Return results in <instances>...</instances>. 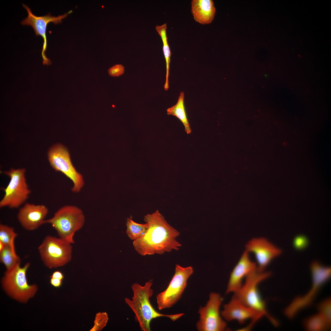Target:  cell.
Returning a JSON list of instances; mask_svg holds the SVG:
<instances>
[{
  "label": "cell",
  "mask_w": 331,
  "mask_h": 331,
  "mask_svg": "<svg viewBox=\"0 0 331 331\" xmlns=\"http://www.w3.org/2000/svg\"><path fill=\"white\" fill-rule=\"evenodd\" d=\"M126 233L129 238L134 241L142 236L146 233L148 224H141L135 222L131 216L128 218L126 223Z\"/></svg>",
  "instance_id": "44dd1931"
},
{
  "label": "cell",
  "mask_w": 331,
  "mask_h": 331,
  "mask_svg": "<svg viewBox=\"0 0 331 331\" xmlns=\"http://www.w3.org/2000/svg\"><path fill=\"white\" fill-rule=\"evenodd\" d=\"M148 224L145 234L133 241L135 250L141 255H162L173 250H178L181 245L176 239L179 232L170 226L158 210L144 217Z\"/></svg>",
  "instance_id": "6da1fadb"
},
{
  "label": "cell",
  "mask_w": 331,
  "mask_h": 331,
  "mask_svg": "<svg viewBox=\"0 0 331 331\" xmlns=\"http://www.w3.org/2000/svg\"><path fill=\"white\" fill-rule=\"evenodd\" d=\"M62 281L63 280L58 279L51 278L50 283L54 287L58 288L61 286Z\"/></svg>",
  "instance_id": "83f0119b"
},
{
  "label": "cell",
  "mask_w": 331,
  "mask_h": 331,
  "mask_svg": "<svg viewBox=\"0 0 331 331\" xmlns=\"http://www.w3.org/2000/svg\"><path fill=\"white\" fill-rule=\"evenodd\" d=\"M50 278L58 279L63 280L64 276L63 273L59 271H55L53 273Z\"/></svg>",
  "instance_id": "f1b7e54d"
},
{
  "label": "cell",
  "mask_w": 331,
  "mask_h": 331,
  "mask_svg": "<svg viewBox=\"0 0 331 331\" xmlns=\"http://www.w3.org/2000/svg\"><path fill=\"white\" fill-rule=\"evenodd\" d=\"M293 245L296 249L302 250L306 248L309 244L307 238L303 235L296 236L293 241Z\"/></svg>",
  "instance_id": "484cf974"
},
{
  "label": "cell",
  "mask_w": 331,
  "mask_h": 331,
  "mask_svg": "<svg viewBox=\"0 0 331 331\" xmlns=\"http://www.w3.org/2000/svg\"><path fill=\"white\" fill-rule=\"evenodd\" d=\"M108 320V317L106 312H99L96 314L94 325L90 331H100L106 326Z\"/></svg>",
  "instance_id": "d4e9b609"
},
{
  "label": "cell",
  "mask_w": 331,
  "mask_h": 331,
  "mask_svg": "<svg viewBox=\"0 0 331 331\" xmlns=\"http://www.w3.org/2000/svg\"><path fill=\"white\" fill-rule=\"evenodd\" d=\"M47 155L51 167L56 171L63 173L72 181V191L80 192L84 185L83 177L73 166L67 148L61 144H56L50 147Z\"/></svg>",
  "instance_id": "9c48e42d"
},
{
  "label": "cell",
  "mask_w": 331,
  "mask_h": 331,
  "mask_svg": "<svg viewBox=\"0 0 331 331\" xmlns=\"http://www.w3.org/2000/svg\"><path fill=\"white\" fill-rule=\"evenodd\" d=\"M191 12L194 20L203 25L211 23L215 13L212 0H192Z\"/></svg>",
  "instance_id": "e0dca14e"
},
{
  "label": "cell",
  "mask_w": 331,
  "mask_h": 331,
  "mask_svg": "<svg viewBox=\"0 0 331 331\" xmlns=\"http://www.w3.org/2000/svg\"><path fill=\"white\" fill-rule=\"evenodd\" d=\"M271 274L269 272L260 271L257 267L246 276L242 287L234 293L233 296L245 306L266 317L274 325L277 326L279 323L267 311L265 302L261 298L258 288L259 283L268 278Z\"/></svg>",
  "instance_id": "3957f363"
},
{
  "label": "cell",
  "mask_w": 331,
  "mask_h": 331,
  "mask_svg": "<svg viewBox=\"0 0 331 331\" xmlns=\"http://www.w3.org/2000/svg\"><path fill=\"white\" fill-rule=\"evenodd\" d=\"M38 250L42 261L50 269L66 265L72 257L71 244L60 238L46 236Z\"/></svg>",
  "instance_id": "ba28073f"
},
{
  "label": "cell",
  "mask_w": 331,
  "mask_h": 331,
  "mask_svg": "<svg viewBox=\"0 0 331 331\" xmlns=\"http://www.w3.org/2000/svg\"><path fill=\"white\" fill-rule=\"evenodd\" d=\"M155 29L160 36L163 42V50L166 65V74L164 88L167 90L169 88V63L170 61L171 52L167 41L166 35L167 24L165 23L161 25H157Z\"/></svg>",
  "instance_id": "d6986e66"
},
{
  "label": "cell",
  "mask_w": 331,
  "mask_h": 331,
  "mask_svg": "<svg viewBox=\"0 0 331 331\" xmlns=\"http://www.w3.org/2000/svg\"><path fill=\"white\" fill-rule=\"evenodd\" d=\"M25 168H11L3 172L10 180L4 188V195L0 201L1 208H17L24 204L29 199L31 191L27 184Z\"/></svg>",
  "instance_id": "52a82bcc"
},
{
  "label": "cell",
  "mask_w": 331,
  "mask_h": 331,
  "mask_svg": "<svg viewBox=\"0 0 331 331\" xmlns=\"http://www.w3.org/2000/svg\"><path fill=\"white\" fill-rule=\"evenodd\" d=\"M30 265L28 262L21 267L20 262L17 263L6 270L2 279V287L7 294L21 303H26L32 298L38 289L36 285L28 282L26 273Z\"/></svg>",
  "instance_id": "277c9868"
},
{
  "label": "cell",
  "mask_w": 331,
  "mask_h": 331,
  "mask_svg": "<svg viewBox=\"0 0 331 331\" xmlns=\"http://www.w3.org/2000/svg\"><path fill=\"white\" fill-rule=\"evenodd\" d=\"M221 314L227 321L236 320L240 324L250 319L251 323L254 324L263 317L259 312L243 305L233 296L229 302L224 305Z\"/></svg>",
  "instance_id": "5bb4252c"
},
{
  "label": "cell",
  "mask_w": 331,
  "mask_h": 331,
  "mask_svg": "<svg viewBox=\"0 0 331 331\" xmlns=\"http://www.w3.org/2000/svg\"><path fill=\"white\" fill-rule=\"evenodd\" d=\"M85 222V216L81 209L67 205L58 209L52 217L45 220L44 224H51L60 238L71 244L74 242L75 234L82 227Z\"/></svg>",
  "instance_id": "5b68a950"
},
{
  "label": "cell",
  "mask_w": 331,
  "mask_h": 331,
  "mask_svg": "<svg viewBox=\"0 0 331 331\" xmlns=\"http://www.w3.org/2000/svg\"><path fill=\"white\" fill-rule=\"evenodd\" d=\"M17 236L12 227L1 224L0 225V242L5 246L11 248L13 253L16 254L14 245V240Z\"/></svg>",
  "instance_id": "7402d4cb"
},
{
  "label": "cell",
  "mask_w": 331,
  "mask_h": 331,
  "mask_svg": "<svg viewBox=\"0 0 331 331\" xmlns=\"http://www.w3.org/2000/svg\"><path fill=\"white\" fill-rule=\"evenodd\" d=\"M317 308L319 313L328 324L331 325V300L330 298L325 299L319 303Z\"/></svg>",
  "instance_id": "cb8c5ba5"
},
{
  "label": "cell",
  "mask_w": 331,
  "mask_h": 331,
  "mask_svg": "<svg viewBox=\"0 0 331 331\" xmlns=\"http://www.w3.org/2000/svg\"><path fill=\"white\" fill-rule=\"evenodd\" d=\"M109 74L113 77H118L122 75L124 72V67L122 64L115 65L108 70Z\"/></svg>",
  "instance_id": "4316f807"
},
{
  "label": "cell",
  "mask_w": 331,
  "mask_h": 331,
  "mask_svg": "<svg viewBox=\"0 0 331 331\" xmlns=\"http://www.w3.org/2000/svg\"><path fill=\"white\" fill-rule=\"evenodd\" d=\"M48 212V208L44 205L25 203L19 209L17 219L24 229L32 230L44 224Z\"/></svg>",
  "instance_id": "9a60e30c"
},
{
  "label": "cell",
  "mask_w": 331,
  "mask_h": 331,
  "mask_svg": "<svg viewBox=\"0 0 331 331\" xmlns=\"http://www.w3.org/2000/svg\"><path fill=\"white\" fill-rule=\"evenodd\" d=\"M310 269L312 282L310 290L305 295L295 298L284 310V314L290 319H293L300 310L311 305L320 288L331 277V267L325 266L318 261L311 263Z\"/></svg>",
  "instance_id": "8992f818"
},
{
  "label": "cell",
  "mask_w": 331,
  "mask_h": 331,
  "mask_svg": "<svg viewBox=\"0 0 331 331\" xmlns=\"http://www.w3.org/2000/svg\"><path fill=\"white\" fill-rule=\"evenodd\" d=\"M0 261L6 270L11 268L17 263L20 262V258L17 254L13 253L10 247L6 245L0 250Z\"/></svg>",
  "instance_id": "603a6c76"
},
{
  "label": "cell",
  "mask_w": 331,
  "mask_h": 331,
  "mask_svg": "<svg viewBox=\"0 0 331 331\" xmlns=\"http://www.w3.org/2000/svg\"><path fill=\"white\" fill-rule=\"evenodd\" d=\"M184 93L181 92L177 103L167 110L168 115H172L177 117L182 123L185 131L188 134L191 131L188 121L184 105Z\"/></svg>",
  "instance_id": "ac0fdd59"
},
{
  "label": "cell",
  "mask_w": 331,
  "mask_h": 331,
  "mask_svg": "<svg viewBox=\"0 0 331 331\" xmlns=\"http://www.w3.org/2000/svg\"><path fill=\"white\" fill-rule=\"evenodd\" d=\"M245 247V251L253 254L257 269L262 272L265 271L271 261L282 253L281 249L263 237L252 238L246 244Z\"/></svg>",
  "instance_id": "4fadbf2b"
},
{
  "label": "cell",
  "mask_w": 331,
  "mask_h": 331,
  "mask_svg": "<svg viewBox=\"0 0 331 331\" xmlns=\"http://www.w3.org/2000/svg\"><path fill=\"white\" fill-rule=\"evenodd\" d=\"M257 267L256 263L250 259L249 253L245 250L230 274L226 293L238 291L242 286L243 279Z\"/></svg>",
  "instance_id": "2e32d148"
},
{
  "label": "cell",
  "mask_w": 331,
  "mask_h": 331,
  "mask_svg": "<svg viewBox=\"0 0 331 331\" xmlns=\"http://www.w3.org/2000/svg\"><path fill=\"white\" fill-rule=\"evenodd\" d=\"M305 329L309 331H320L329 330L331 325L319 313L313 315L303 321Z\"/></svg>",
  "instance_id": "ffe728a7"
},
{
  "label": "cell",
  "mask_w": 331,
  "mask_h": 331,
  "mask_svg": "<svg viewBox=\"0 0 331 331\" xmlns=\"http://www.w3.org/2000/svg\"><path fill=\"white\" fill-rule=\"evenodd\" d=\"M153 280H150L143 286L134 283L131 286L133 296L131 299L125 298L124 301L135 315L141 329L143 331L150 330V323L153 319L166 317L175 321L182 316L183 313L166 314L157 311L153 307L150 299L153 294Z\"/></svg>",
  "instance_id": "7a4b0ae2"
},
{
  "label": "cell",
  "mask_w": 331,
  "mask_h": 331,
  "mask_svg": "<svg viewBox=\"0 0 331 331\" xmlns=\"http://www.w3.org/2000/svg\"><path fill=\"white\" fill-rule=\"evenodd\" d=\"M223 299L218 293H210L209 300L205 306L200 308L198 313L200 320L196 323L200 331H223L226 329V323L221 317L219 308Z\"/></svg>",
  "instance_id": "8fae6325"
},
{
  "label": "cell",
  "mask_w": 331,
  "mask_h": 331,
  "mask_svg": "<svg viewBox=\"0 0 331 331\" xmlns=\"http://www.w3.org/2000/svg\"><path fill=\"white\" fill-rule=\"evenodd\" d=\"M22 6L26 10L28 15L21 21V23L22 25L31 26L36 36H41L42 37L43 43L41 53L42 63L44 65H50L51 64V62L47 57L45 53L47 47L46 35L47 25L51 22L55 24L61 23L62 20L66 18L72 11L70 10L63 15L57 17L51 15L50 13L43 16H37L32 13L31 9L27 5L23 4Z\"/></svg>",
  "instance_id": "7c38bea8"
},
{
  "label": "cell",
  "mask_w": 331,
  "mask_h": 331,
  "mask_svg": "<svg viewBox=\"0 0 331 331\" xmlns=\"http://www.w3.org/2000/svg\"><path fill=\"white\" fill-rule=\"evenodd\" d=\"M192 267H183L177 264L175 273L166 289L156 295L158 308H169L179 300L186 287L187 281L193 273Z\"/></svg>",
  "instance_id": "30bf717a"
}]
</instances>
